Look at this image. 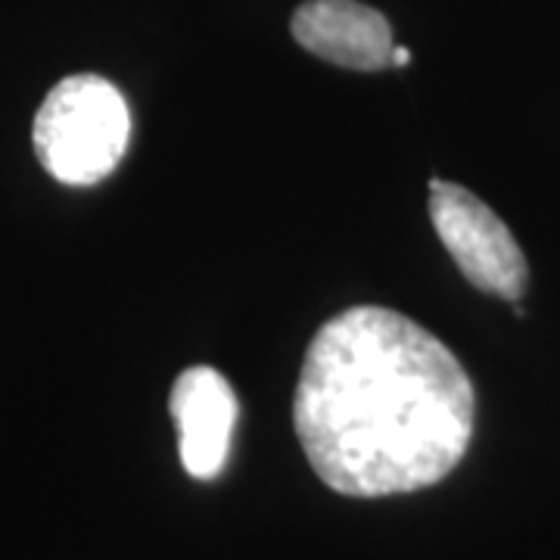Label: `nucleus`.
<instances>
[{"label":"nucleus","mask_w":560,"mask_h":560,"mask_svg":"<svg viewBox=\"0 0 560 560\" xmlns=\"http://www.w3.org/2000/svg\"><path fill=\"white\" fill-rule=\"evenodd\" d=\"M411 62V50L408 47H393V66H399V69H405Z\"/></svg>","instance_id":"6"},{"label":"nucleus","mask_w":560,"mask_h":560,"mask_svg":"<svg viewBox=\"0 0 560 560\" xmlns=\"http://www.w3.org/2000/svg\"><path fill=\"white\" fill-rule=\"evenodd\" d=\"M477 393L418 320L355 305L320 324L302 361L293 427L324 486L349 499L445 480L474 440Z\"/></svg>","instance_id":"1"},{"label":"nucleus","mask_w":560,"mask_h":560,"mask_svg":"<svg viewBox=\"0 0 560 560\" xmlns=\"http://www.w3.org/2000/svg\"><path fill=\"white\" fill-rule=\"evenodd\" d=\"M290 28L308 54L342 69L381 72L393 66V25L359 0H305Z\"/></svg>","instance_id":"5"},{"label":"nucleus","mask_w":560,"mask_h":560,"mask_svg":"<svg viewBox=\"0 0 560 560\" xmlns=\"http://www.w3.org/2000/svg\"><path fill=\"white\" fill-rule=\"evenodd\" d=\"M168 411L178 423V455L184 470L194 480H215L228 464L241 411L231 383L215 368H187L172 386Z\"/></svg>","instance_id":"4"},{"label":"nucleus","mask_w":560,"mask_h":560,"mask_svg":"<svg viewBox=\"0 0 560 560\" xmlns=\"http://www.w3.org/2000/svg\"><path fill=\"white\" fill-rule=\"evenodd\" d=\"M430 221L460 275L482 293L521 302L526 293V256L508 224L486 202L452 180H430Z\"/></svg>","instance_id":"3"},{"label":"nucleus","mask_w":560,"mask_h":560,"mask_svg":"<svg viewBox=\"0 0 560 560\" xmlns=\"http://www.w3.org/2000/svg\"><path fill=\"white\" fill-rule=\"evenodd\" d=\"M131 116L113 81L69 75L40 103L32 140L38 162L62 184L88 187L116 172L128 150Z\"/></svg>","instance_id":"2"}]
</instances>
